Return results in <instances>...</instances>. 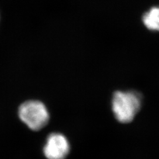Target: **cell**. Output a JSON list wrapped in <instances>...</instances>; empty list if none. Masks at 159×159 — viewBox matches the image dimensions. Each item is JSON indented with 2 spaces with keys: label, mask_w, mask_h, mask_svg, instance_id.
Listing matches in <instances>:
<instances>
[{
  "label": "cell",
  "mask_w": 159,
  "mask_h": 159,
  "mask_svg": "<svg viewBox=\"0 0 159 159\" xmlns=\"http://www.w3.org/2000/svg\"><path fill=\"white\" fill-rule=\"evenodd\" d=\"M141 96L136 92H116L112 99V110L117 120L131 122L141 107Z\"/></svg>",
  "instance_id": "6da1fadb"
},
{
  "label": "cell",
  "mask_w": 159,
  "mask_h": 159,
  "mask_svg": "<svg viewBox=\"0 0 159 159\" xmlns=\"http://www.w3.org/2000/svg\"><path fill=\"white\" fill-rule=\"evenodd\" d=\"M20 119L33 131L45 127L49 120V113L44 104L37 100H29L22 103L18 111Z\"/></svg>",
  "instance_id": "7a4b0ae2"
},
{
  "label": "cell",
  "mask_w": 159,
  "mask_h": 159,
  "mask_svg": "<svg viewBox=\"0 0 159 159\" xmlns=\"http://www.w3.org/2000/svg\"><path fill=\"white\" fill-rule=\"evenodd\" d=\"M69 151L70 145L67 139L58 133L49 135L43 148L44 155L47 159H65Z\"/></svg>",
  "instance_id": "3957f363"
},
{
  "label": "cell",
  "mask_w": 159,
  "mask_h": 159,
  "mask_svg": "<svg viewBox=\"0 0 159 159\" xmlns=\"http://www.w3.org/2000/svg\"><path fill=\"white\" fill-rule=\"evenodd\" d=\"M143 22L148 29L159 31V6L152 7L144 14Z\"/></svg>",
  "instance_id": "277c9868"
}]
</instances>
